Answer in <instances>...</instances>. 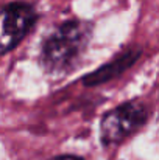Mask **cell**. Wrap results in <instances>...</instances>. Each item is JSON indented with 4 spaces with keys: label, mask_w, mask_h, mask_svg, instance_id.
Wrapping results in <instances>:
<instances>
[{
    "label": "cell",
    "mask_w": 159,
    "mask_h": 160,
    "mask_svg": "<svg viewBox=\"0 0 159 160\" xmlns=\"http://www.w3.org/2000/svg\"><path fill=\"white\" fill-rule=\"evenodd\" d=\"M38 20L36 9L25 2L0 6V54L11 52L22 42Z\"/></svg>",
    "instance_id": "3957f363"
},
{
    "label": "cell",
    "mask_w": 159,
    "mask_h": 160,
    "mask_svg": "<svg viewBox=\"0 0 159 160\" xmlns=\"http://www.w3.org/2000/svg\"><path fill=\"white\" fill-rule=\"evenodd\" d=\"M140 54H142V48L140 47H136V45L123 50L122 53L117 54L111 62L102 65L95 72L86 75L83 78V84L84 86H89V87H94V86H100V84H105L108 81L115 79L123 72H126L139 59Z\"/></svg>",
    "instance_id": "277c9868"
},
{
    "label": "cell",
    "mask_w": 159,
    "mask_h": 160,
    "mask_svg": "<svg viewBox=\"0 0 159 160\" xmlns=\"http://www.w3.org/2000/svg\"><path fill=\"white\" fill-rule=\"evenodd\" d=\"M50 160H84L78 156H72V154H64V156H56V157H52Z\"/></svg>",
    "instance_id": "5b68a950"
},
{
    "label": "cell",
    "mask_w": 159,
    "mask_h": 160,
    "mask_svg": "<svg viewBox=\"0 0 159 160\" xmlns=\"http://www.w3.org/2000/svg\"><path fill=\"white\" fill-rule=\"evenodd\" d=\"M94 23L70 19L56 27L42 44L41 61L49 73H67L81 59L91 36Z\"/></svg>",
    "instance_id": "6da1fadb"
},
{
    "label": "cell",
    "mask_w": 159,
    "mask_h": 160,
    "mask_svg": "<svg viewBox=\"0 0 159 160\" xmlns=\"http://www.w3.org/2000/svg\"><path fill=\"white\" fill-rule=\"evenodd\" d=\"M148 120V109L140 101H128L106 112L100 123V138L105 146L119 145L136 134Z\"/></svg>",
    "instance_id": "7a4b0ae2"
}]
</instances>
